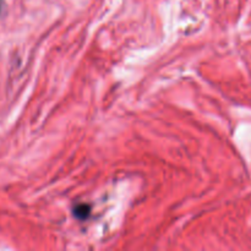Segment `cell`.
<instances>
[{
  "label": "cell",
  "instance_id": "cell-1",
  "mask_svg": "<svg viewBox=\"0 0 251 251\" xmlns=\"http://www.w3.org/2000/svg\"><path fill=\"white\" fill-rule=\"evenodd\" d=\"M90 213L91 207L88 205H85V203L77 205L74 208V215H75V217L78 218V220H86V218H88Z\"/></svg>",
  "mask_w": 251,
  "mask_h": 251
}]
</instances>
